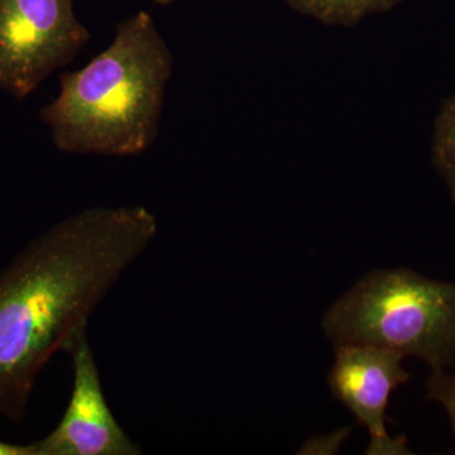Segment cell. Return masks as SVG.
I'll use <instances>...</instances> for the list:
<instances>
[{
	"instance_id": "1",
	"label": "cell",
	"mask_w": 455,
	"mask_h": 455,
	"mask_svg": "<svg viewBox=\"0 0 455 455\" xmlns=\"http://www.w3.org/2000/svg\"><path fill=\"white\" fill-rule=\"evenodd\" d=\"M157 233L146 206L84 209L0 272V415L23 418L42 368L86 334L98 305Z\"/></svg>"
},
{
	"instance_id": "2",
	"label": "cell",
	"mask_w": 455,
	"mask_h": 455,
	"mask_svg": "<svg viewBox=\"0 0 455 455\" xmlns=\"http://www.w3.org/2000/svg\"><path fill=\"white\" fill-rule=\"evenodd\" d=\"M173 56L154 18L140 11L116 27L106 50L60 76L38 116L59 151L133 157L160 133Z\"/></svg>"
},
{
	"instance_id": "3",
	"label": "cell",
	"mask_w": 455,
	"mask_h": 455,
	"mask_svg": "<svg viewBox=\"0 0 455 455\" xmlns=\"http://www.w3.org/2000/svg\"><path fill=\"white\" fill-rule=\"evenodd\" d=\"M335 344H366L421 359L431 371L455 363V283L410 269L367 275L323 320Z\"/></svg>"
},
{
	"instance_id": "4",
	"label": "cell",
	"mask_w": 455,
	"mask_h": 455,
	"mask_svg": "<svg viewBox=\"0 0 455 455\" xmlns=\"http://www.w3.org/2000/svg\"><path fill=\"white\" fill-rule=\"evenodd\" d=\"M92 38L75 0H0V92L29 97Z\"/></svg>"
},
{
	"instance_id": "5",
	"label": "cell",
	"mask_w": 455,
	"mask_h": 455,
	"mask_svg": "<svg viewBox=\"0 0 455 455\" xmlns=\"http://www.w3.org/2000/svg\"><path fill=\"white\" fill-rule=\"evenodd\" d=\"M403 361L396 352L366 344H338L335 350L329 386L370 433L367 454H410L406 438H394L386 427L392 392L409 381Z\"/></svg>"
},
{
	"instance_id": "6",
	"label": "cell",
	"mask_w": 455,
	"mask_h": 455,
	"mask_svg": "<svg viewBox=\"0 0 455 455\" xmlns=\"http://www.w3.org/2000/svg\"><path fill=\"white\" fill-rule=\"evenodd\" d=\"M74 385L59 425L46 438L33 443L37 455H137L140 445L127 435L108 405L100 373L88 335L68 350Z\"/></svg>"
},
{
	"instance_id": "7",
	"label": "cell",
	"mask_w": 455,
	"mask_h": 455,
	"mask_svg": "<svg viewBox=\"0 0 455 455\" xmlns=\"http://www.w3.org/2000/svg\"><path fill=\"white\" fill-rule=\"evenodd\" d=\"M293 11L323 25L355 26L374 14L386 13L403 0H283Z\"/></svg>"
},
{
	"instance_id": "8",
	"label": "cell",
	"mask_w": 455,
	"mask_h": 455,
	"mask_svg": "<svg viewBox=\"0 0 455 455\" xmlns=\"http://www.w3.org/2000/svg\"><path fill=\"white\" fill-rule=\"evenodd\" d=\"M433 161L455 204V94L442 104L436 116Z\"/></svg>"
},
{
	"instance_id": "9",
	"label": "cell",
	"mask_w": 455,
	"mask_h": 455,
	"mask_svg": "<svg viewBox=\"0 0 455 455\" xmlns=\"http://www.w3.org/2000/svg\"><path fill=\"white\" fill-rule=\"evenodd\" d=\"M427 397L444 407L455 436V363L431 371L427 383Z\"/></svg>"
},
{
	"instance_id": "10",
	"label": "cell",
	"mask_w": 455,
	"mask_h": 455,
	"mask_svg": "<svg viewBox=\"0 0 455 455\" xmlns=\"http://www.w3.org/2000/svg\"><path fill=\"white\" fill-rule=\"evenodd\" d=\"M0 455H37L35 444L16 445L0 442Z\"/></svg>"
},
{
	"instance_id": "11",
	"label": "cell",
	"mask_w": 455,
	"mask_h": 455,
	"mask_svg": "<svg viewBox=\"0 0 455 455\" xmlns=\"http://www.w3.org/2000/svg\"><path fill=\"white\" fill-rule=\"evenodd\" d=\"M155 4L163 5V7H166V5L173 4V3L178 2V0H154Z\"/></svg>"
}]
</instances>
